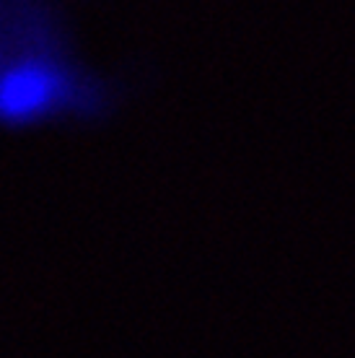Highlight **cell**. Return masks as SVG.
<instances>
[{"label": "cell", "mask_w": 355, "mask_h": 358, "mask_svg": "<svg viewBox=\"0 0 355 358\" xmlns=\"http://www.w3.org/2000/svg\"><path fill=\"white\" fill-rule=\"evenodd\" d=\"M115 89L80 52L57 0H0V130L55 133L89 125Z\"/></svg>", "instance_id": "cell-1"}]
</instances>
